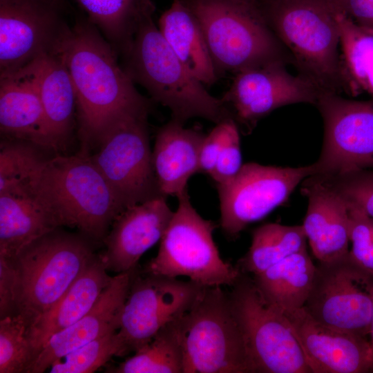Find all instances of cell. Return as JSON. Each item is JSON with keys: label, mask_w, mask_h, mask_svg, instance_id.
Wrapping results in <instances>:
<instances>
[{"label": "cell", "mask_w": 373, "mask_h": 373, "mask_svg": "<svg viewBox=\"0 0 373 373\" xmlns=\"http://www.w3.org/2000/svg\"><path fill=\"white\" fill-rule=\"evenodd\" d=\"M59 54L76 94L79 153L90 155L123 116L151 111L152 101L137 91L112 45L87 18L72 26Z\"/></svg>", "instance_id": "cell-1"}, {"label": "cell", "mask_w": 373, "mask_h": 373, "mask_svg": "<svg viewBox=\"0 0 373 373\" xmlns=\"http://www.w3.org/2000/svg\"><path fill=\"white\" fill-rule=\"evenodd\" d=\"M119 57L129 78L169 108L173 119L184 124L201 117L216 124L234 119L223 99L211 95L175 55L153 17L140 24Z\"/></svg>", "instance_id": "cell-2"}, {"label": "cell", "mask_w": 373, "mask_h": 373, "mask_svg": "<svg viewBox=\"0 0 373 373\" xmlns=\"http://www.w3.org/2000/svg\"><path fill=\"white\" fill-rule=\"evenodd\" d=\"M298 74L321 92L342 94L335 0H260L256 5Z\"/></svg>", "instance_id": "cell-3"}, {"label": "cell", "mask_w": 373, "mask_h": 373, "mask_svg": "<svg viewBox=\"0 0 373 373\" xmlns=\"http://www.w3.org/2000/svg\"><path fill=\"white\" fill-rule=\"evenodd\" d=\"M82 233L59 228L25 246L10 258L15 271L13 314L27 329L62 297L97 254Z\"/></svg>", "instance_id": "cell-4"}, {"label": "cell", "mask_w": 373, "mask_h": 373, "mask_svg": "<svg viewBox=\"0 0 373 373\" xmlns=\"http://www.w3.org/2000/svg\"><path fill=\"white\" fill-rule=\"evenodd\" d=\"M61 226L77 228L95 243L103 242L125 209L90 155H57L34 175Z\"/></svg>", "instance_id": "cell-5"}, {"label": "cell", "mask_w": 373, "mask_h": 373, "mask_svg": "<svg viewBox=\"0 0 373 373\" xmlns=\"http://www.w3.org/2000/svg\"><path fill=\"white\" fill-rule=\"evenodd\" d=\"M199 22L218 75L291 63L257 7L241 0H182Z\"/></svg>", "instance_id": "cell-6"}, {"label": "cell", "mask_w": 373, "mask_h": 373, "mask_svg": "<svg viewBox=\"0 0 373 373\" xmlns=\"http://www.w3.org/2000/svg\"><path fill=\"white\" fill-rule=\"evenodd\" d=\"M183 373H253L229 295L204 287L180 318Z\"/></svg>", "instance_id": "cell-7"}, {"label": "cell", "mask_w": 373, "mask_h": 373, "mask_svg": "<svg viewBox=\"0 0 373 373\" xmlns=\"http://www.w3.org/2000/svg\"><path fill=\"white\" fill-rule=\"evenodd\" d=\"M178 198V209L160 240L157 254L143 271L171 278L186 276L204 287H232L242 273L221 258L213 238L216 223L196 211L188 191Z\"/></svg>", "instance_id": "cell-8"}, {"label": "cell", "mask_w": 373, "mask_h": 373, "mask_svg": "<svg viewBox=\"0 0 373 373\" xmlns=\"http://www.w3.org/2000/svg\"><path fill=\"white\" fill-rule=\"evenodd\" d=\"M229 295L253 373H311L285 312L242 274Z\"/></svg>", "instance_id": "cell-9"}, {"label": "cell", "mask_w": 373, "mask_h": 373, "mask_svg": "<svg viewBox=\"0 0 373 373\" xmlns=\"http://www.w3.org/2000/svg\"><path fill=\"white\" fill-rule=\"evenodd\" d=\"M149 113L140 111L119 118L105 131L90 155L124 209L163 196L153 164Z\"/></svg>", "instance_id": "cell-10"}, {"label": "cell", "mask_w": 373, "mask_h": 373, "mask_svg": "<svg viewBox=\"0 0 373 373\" xmlns=\"http://www.w3.org/2000/svg\"><path fill=\"white\" fill-rule=\"evenodd\" d=\"M71 28L64 0H0V74L58 55Z\"/></svg>", "instance_id": "cell-11"}, {"label": "cell", "mask_w": 373, "mask_h": 373, "mask_svg": "<svg viewBox=\"0 0 373 373\" xmlns=\"http://www.w3.org/2000/svg\"><path fill=\"white\" fill-rule=\"evenodd\" d=\"M315 105L323 117L324 140L313 175L331 177L373 168V97L356 100L322 92Z\"/></svg>", "instance_id": "cell-12"}, {"label": "cell", "mask_w": 373, "mask_h": 373, "mask_svg": "<svg viewBox=\"0 0 373 373\" xmlns=\"http://www.w3.org/2000/svg\"><path fill=\"white\" fill-rule=\"evenodd\" d=\"M204 287L190 280L135 273L124 304L118 335L122 356L135 353L166 325L182 316Z\"/></svg>", "instance_id": "cell-13"}, {"label": "cell", "mask_w": 373, "mask_h": 373, "mask_svg": "<svg viewBox=\"0 0 373 373\" xmlns=\"http://www.w3.org/2000/svg\"><path fill=\"white\" fill-rule=\"evenodd\" d=\"M313 175V164L295 168L243 164L232 180L217 185L223 232L236 238L248 224L287 201L298 184Z\"/></svg>", "instance_id": "cell-14"}, {"label": "cell", "mask_w": 373, "mask_h": 373, "mask_svg": "<svg viewBox=\"0 0 373 373\" xmlns=\"http://www.w3.org/2000/svg\"><path fill=\"white\" fill-rule=\"evenodd\" d=\"M372 287L373 278L356 267L348 255L319 262L303 308L325 326L366 337L370 330Z\"/></svg>", "instance_id": "cell-15"}, {"label": "cell", "mask_w": 373, "mask_h": 373, "mask_svg": "<svg viewBox=\"0 0 373 373\" xmlns=\"http://www.w3.org/2000/svg\"><path fill=\"white\" fill-rule=\"evenodd\" d=\"M287 64L276 61L235 74L222 99L236 122L252 128L259 119L283 106L316 104L322 92L300 75L291 74Z\"/></svg>", "instance_id": "cell-16"}, {"label": "cell", "mask_w": 373, "mask_h": 373, "mask_svg": "<svg viewBox=\"0 0 373 373\" xmlns=\"http://www.w3.org/2000/svg\"><path fill=\"white\" fill-rule=\"evenodd\" d=\"M284 312L311 373L373 372V352L366 337L325 326L303 307Z\"/></svg>", "instance_id": "cell-17"}, {"label": "cell", "mask_w": 373, "mask_h": 373, "mask_svg": "<svg viewBox=\"0 0 373 373\" xmlns=\"http://www.w3.org/2000/svg\"><path fill=\"white\" fill-rule=\"evenodd\" d=\"M161 196L125 209L113 221L101 254L107 271L137 269L141 256L160 241L173 215Z\"/></svg>", "instance_id": "cell-18"}, {"label": "cell", "mask_w": 373, "mask_h": 373, "mask_svg": "<svg viewBox=\"0 0 373 373\" xmlns=\"http://www.w3.org/2000/svg\"><path fill=\"white\" fill-rule=\"evenodd\" d=\"M137 270L113 276L88 312L46 343L26 373L44 372L66 354L109 332L118 330L122 310Z\"/></svg>", "instance_id": "cell-19"}, {"label": "cell", "mask_w": 373, "mask_h": 373, "mask_svg": "<svg viewBox=\"0 0 373 373\" xmlns=\"http://www.w3.org/2000/svg\"><path fill=\"white\" fill-rule=\"evenodd\" d=\"M61 224L34 176L0 191V256L13 258Z\"/></svg>", "instance_id": "cell-20"}, {"label": "cell", "mask_w": 373, "mask_h": 373, "mask_svg": "<svg viewBox=\"0 0 373 373\" xmlns=\"http://www.w3.org/2000/svg\"><path fill=\"white\" fill-rule=\"evenodd\" d=\"M305 181L301 192L308 199V207L302 226L314 256L319 262L346 257L350 242L346 200L315 176Z\"/></svg>", "instance_id": "cell-21"}, {"label": "cell", "mask_w": 373, "mask_h": 373, "mask_svg": "<svg viewBox=\"0 0 373 373\" xmlns=\"http://www.w3.org/2000/svg\"><path fill=\"white\" fill-rule=\"evenodd\" d=\"M39 61L0 74V131L6 139L51 150L39 88Z\"/></svg>", "instance_id": "cell-22"}, {"label": "cell", "mask_w": 373, "mask_h": 373, "mask_svg": "<svg viewBox=\"0 0 373 373\" xmlns=\"http://www.w3.org/2000/svg\"><path fill=\"white\" fill-rule=\"evenodd\" d=\"M107 271L97 254L56 304L27 329L32 361L54 334L74 324L95 305L113 278Z\"/></svg>", "instance_id": "cell-23"}, {"label": "cell", "mask_w": 373, "mask_h": 373, "mask_svg": "<svg viewBox=\"0 0 373 373\" xmlns=\"http://www.w3.org/2000/svg\"><path fill=\"white\" fill-rule=\"evenodd\" d=\"M205 135L171 119L156 135L153 164L161 194L177 198L187 191L189 179L198 172Z\"/></svg>", "instance_id": "cell-24"}, {"label": "cell", "mask_w": 373, "mask_h": 373, "mask_svg": "<svg viewBox=\"0 0 373 373\" xmlns=\"http://www.w3.org/2000/svg\"><path fill=\"white\" fill-rule=\"evenodd\" d=\"M38 81L51 150H64L77 124V99L70 76L59 54L40 59Z\"/></svg>", "instance_id": "cell-25"}, {"label": "cell", "mask_w": 373, "mask_h": 373, "mask_svg": "<svg viewBox=\"0 0 373 373\" xmlns=\"http://www.w3.org/2000/svg\"><path fill=\"white\" fill-rule=\"evenodd\" d=\"M158 28L189 72L204 85L216 83L218 75L198 21L182 0H173L160 16Z\"/></svg>", "instance_id": "cell-26"}, {"label": "cell", "mask_w": 373, "mask_h": 373, "mask_svg": "<svg viewBox=\"0 0 373 373\" xmlns=\"http://www.w3.org/2000/svg\"><path fill=\"white\" fill-rule=\"evenodd\" d=\"M316 265L307 248L254 276V282L269 303L283 312L304 307L312 289Z\"/></svg>", "instance_id": "cell-27"}, {"label": "cell", "mask_w": 373, "mask_h": 373, "mask_svg": "<svg viewBox=\"0 0 373 373\" xmlns=\"http://www.w3.org/2000/svg\"><path fill=\"white\" fill-rule=\"evenodd\" d=\"M340 68L343 93L373 97V30L338 11Z\"/></svg>", "instance_id": "cell-28"}, {"label": "cell", "mask_w": 373, "mask_h": 373, "mask_svg": "<svg viewBox=\"0 0 373 373\" xmlns=\"http://www.w3.org/2000/svg\"><path fill=\"white\" fill-rule=\"evenodd\" d=\"M86 18L112 45L118 57L140 24L153 17V0H75Z\"/></svg>", "instance_id": "cell-29"}, {"label": "cell", "mask_w": 373, "mask_h": 373, "mask_svg": "<svg viewBox=\"0 0 373 373\" xmlns=\"http://www.w3.org/2000/svg\"><path fill=\"white\" fill-rule=\"evenodd\" d=\"M302 225L267 223L252 232L248 251L236 265L243 274H259L289 256L306 249Z\"/></svg>", "instance_id": "cell-30"}, {"label": "cell", "mask_w": 373, "mask_h": 373, "mask_svg": "<svg viewBox=\"0 0 373 373\" xmlns=\"http://www.w3.org/2000/svg\"><path fill=\"white\" fill-rule=\"evenodd\" d=\"M181 317V316H180ZM180 318L163 327L149 343L118 365L114 373H183Z\"/></svg>", "instance_id": "cell-31"}, {"label": "cell", "mask_w": 373, "mask_h": 373, "mask_svg": "<svg viewBox=\"0 0 373 373\" xmlns=\"http://www.w3.org/2000/svg\"><path fill=\"white\" fill-rule=\"evenodd\" d=\"M42 148L24 140L6 139L0 149V191L33 177L49 158Z\"/></svg>", "instance_id": "cell-32"}, {"label": "cell", "mask_w": 373, "mask_h": 373, "mask_svg": "<svg viewBox=\"0 0 373 373\" xmlns=\"http://www.w3.org/2000/svg\"><path fill=\"white\" fill-rule=\"evenodd\" d=\"M122 350L117 330H113L58 358L49 367V372H94L113 356H122Z\"/></svg>", "instance_id": "cell-33"}, {"label": "cell", "mask_w": 373, "mask_h": 373, "mask_svg": "<svg viewBox=\"0 0 373 373\" xmlns=\"http://www.w3.org/2000/svg\"><path fill=\"white\" fill-rule=\"evenodd\" d=\"M27 327L19 314L0 318V373H26L32 361Z\"/></svg>", "instance_id": "cell-34"}, {"label": "cell", "mask_w": 373, "mask_h": 373, "mask_svg": "<svg viewBox=\"0 0 373 373\" xmlns=\"http://www.w3.org/2000/svg\"><path fill=\"white\" fill-rule=\"evenodd\" d=\"M337 191L373 218V171L367 169L331 177L314 175Z\"/></svg>", "instance_id": "cell-35"}, {"label": "cell", "mask_w": 373, "mask_h": 373, "mask_svg": "<svg viewBox=\"0 0 373 373\" xmlns=\"http://www.w3.org/2000/svg\"><path fill=\"white\" fill-rule=\"evenodd\" d=\"M242 165L240 135L235 122L229 130L211 178L217 185L225 184L236 175Z\"/></svg>", "instance_id": "cell-36"}, {"label": "cell", "mask_w": 373, "mask_h": 373, "mask_svg": "<svg viewBox=\"0 0 373 373\" xmlns=\"http://www.w3.org/2000/svg\"><path fill=\"white\" fill-rule=\"evenodd\" d=\"M235 122L233 119H229L216 124L205 135L200 151L198 172L211 175L229 130Z\"/></svg>", "instance_id": "cell-37"}, {"label": "cell", "mask_w": 373, "mask_h": 373, "mask_svg": "<svg viewBox=\"0 0 373 373\" xmlns=\"http://www.w3.org/2000/svg\"><path fill=\"white\" fill-rule=\"evenodd\" d=\"M15 271L10 258L0 256V318L13 314Z\"/></svg>", "instance_id": "cell-38"}, {"label": "cell", "mask_w": 373, "mask_h": 373, "mask_svg": "<svg viewBox=\"0 0 373 373\" xmlns=\"http://www.w3.org/2000/svg\"><path fill=\"white\" fill-rule=\"evenodd\" d=\"M340 10L355 23L373 30V0H335Z\"/></svg>", "instance_id": "cell-39"}, {"label": "cell", "mask_w": 373, "mask_h": 373, "mask_svg": "<svg viewBox=\"0 0 373 373\" xmlns=\"http://www.w3.org/2000/svg\"><path fill=\"white\" fill-rule=\"evenodd\" d=\"M372 318H371V324H370V344L373 352V287L372 289Z\"/></svg>", "instance_id": "cell-40"}, {"label": "cell", "mask_w": 373, "mask_h": 373, "mask_svg": "<svg viewBox=\"0 0 373 373\" xmlns=\"http://www.w3.org/2000/svg\"><path fill=\"white\" fill-rule=\"evenodd\" d=\"M256 5L260 0H241Z\"/></svg>", "instance_id": "cell-41"}]
</instances>
